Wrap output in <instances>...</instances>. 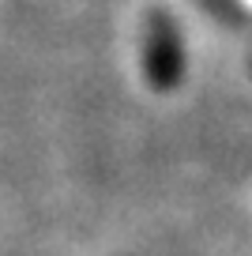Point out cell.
<instances>
[{
    "label": "cell",
    "instance_id": "cell-1",
    "mask_svg": "<svg viewBox=\"0 0 252 256\" xmlns=\"http://www.w3.org/2000/svg\"><path fill=\"white\" fill-rule=\"evenodd\" d=\"M147 80L158 90H170L181 80V46L166 16H150L147 23Z\"/></svg>",
    "mask_w": 252,
    "mask_h": 256
}]
</instances>
